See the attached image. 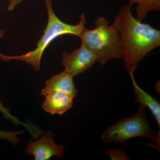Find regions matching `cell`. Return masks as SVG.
<instances>
[{"label":"cell","mask_w":160,"mask_h":160,"mask_svg":"<svg viewBox=\"0 0 160 160\" xmlns=\"http://www.w3.org/2000/svg\"><path fill=\"white\" fill-rule=\"evenodd\" d=\"M131 7L128 4L122 7L113 23L121 36L122 59L130 78L142 60L160 46V30L135 18Z\"/></svg>","instance_id":"obj_1"},{"label":"cell","mask_w":160,"mask_h":160,"mask_svg":"<svg viewBox=\"0 0 160 160\" xmlns=\"http://www.w3.org/2000/svg\"><path fill=\"white\" fill-rule=\"evenodd\" d=\"M45 2L48 21L42 38L38 41L36 48L22 55L7 56L0 52V59L3 62L12 60L22 61L32 66L36 71H39L43 53L52 41L63 35H73L79 37L86 28V19L84 12L81 14L79 22L76 25H70L64 22L57 16L52 8V0H45Z\"/></svg>","instance_id":"obj_2"},{"label":"cell","mask_w":160,"mask_h":160,"mask_svg":"<svg viewBox=\"0 0 160 160\" xmlns=\"http://www.w3.org/2000/svg\"><path fill=\"white\" fill-rule=\"evenodd\" d=\"M94 29L85 28L79 38L96 57L97 62L104 66L110 60L123 58L119 32L114 25H109L104 16H100L94 23Z\"/></svg>","instance_id":"obj_3"},{"label":"cell","mask_w":160,"mask_h":160,"mask_svg":"<svg viewBox=\"0 0 160 160\" xmlns=\"http://www.w3.org/2000/svg\"><path fill=\"white\" fill-rule=\"evenodd\" d=\"M146 107L140 105L137 113L129 118H121L118 122L108 128L101 136L105 142L123 144L132 138H149L160 149V132L153 130L146 118Z\"/></svg>","instance_id":"obj_4"},{"label":"cell","mask_w":160,"mask_h":160,"mask_svg":"<svg viewBox=\"0 0 160 160\" xmlns=\"http://www.w3.org/2000/svg\"><path fill=\"white\" fill-rule=\"evenodd\" d=\"M62 55L64 71L73 77L87 71L97 62L94 53L82 44L70 53L63 52Z\"/></svg>","instance_id":"obj_5"},{"label":"cell","mask_w":160,"mask_h":160,"mask_svg":"<svg viewBox=\"0 0 160 160\" xmlns=\"http://www.w3.org/2000/svg\"><path fill=\"white\" fill-rule=\"evenodd\" d=\"M65 149L63 145L54 142L52 133L48 131L39 139L29 141L25 152L28 155H33L35 160H48L53 156L63 157Z\"/></svg>","instance_id":"obj_6"},{"label":"cell","mask_w":160,"mask_h":160,"mask_svg":"<svg viewBox=\"0 0 160 160\" xmlns=\"http://www.w3.org/2000/svg\"><path fill=\"white\" fill-rule=\"evenodd\" d=\"M73 78L65 71L56 75L46 81V86L42 89L40 95L45 97L51 92H63L76 97L78 90L75 86Z\"/></svg>","instance_id":"obj_7"},{"label":"cell","mask_w":160,"mask_h":160,"mask_svg":"<svg viewBox=\"0 0 160 160\" xmlns=\"http://www.w3.org/2000/svg\"><path fill=\"white\" fill-rule=\"evenodd\" d=\"M42 105L44 110L52 115H62L73 106L74 97L63 92H51L45 97Z\"/></svg>","instance_id":"obj_8"},{"label":"cell","mask_w":160,"mask_h":160,"mask_svg":"<svg viewBox=\"0 0 160 160\" xmlns=\"http://www.w3.org/2000/svg\"><path fill=\"white\" fill-rule=\"evenodd\" d=\"M133 86L135 99L136 102L148 107L150 110L157 122L160 127V104L155 97L144 91L141 88L135 80L134 76L131 78Z\"/></svg>","instance_id":"obj_9"},{"label":"cell","mask_w":160,"mask_h":160,"mask_svg":"<svg viewBox=\"0 0 160 160\" xmlns=\"http://www.w3.org/2000/svg\"><path fill=\"white\" fill-rule=\"evenodd\" d=\"M128 5H137L136 18L139 21L145 19L147 15L152 11H160V0H128Z\"/></svg>","instance_id":"obj_10"},{"label":"cell","mask_w":160,"mask_h":160,"mask_svg":"<svg viewBox=\"0 0 160 160\" xmlns=\"http://www.w3.org/2000/svg\"><path fill=\"white\" fill-rule=\"evenodd\" d=\"M0 112L2 113L4 118L6 119L9 120L12 123L17 125L21 124L23 125L28 130L29 133L33 137L34 139L37 138L38 137L42 135L44 133L43 131L38 129L36 126L31 125L30 123L22 122L18 118L12 116L10 113L9 109L4 107L1 103V101H0Z\"/></svg>","instance_id":"obj_11"},{"label":"cell","mask_w":160,"mask_h":160,"mask_svg":"<svg viewBox=\"0 0 160 160\" xmlns=\"http://www.w3.org/2000/svg\"><path fill=\"white\" fill-rule=\"evenodd\" d=\"M24 131H4L0 130V139L7 140L13 145H16L19 142L18 136L22 134Z\"/></svg>","instance_id":"obj_12"},{"label":"cell","mask_w":160,"mask_h":160,"mask_svg":"<svg viewBox=\"0 0 160 160\" xmlns=\"http://www.w3.org/2000/svg\"><path fill=\"white\" fill-rule=\"evenodd\" d=\"M106 152L112 160L131 159L129 155L126 154L125 150L122 149H108L106 150Z\"/></svg>","instance_id":"obj_13"},{"label":"cell","mask_w":160,"mask_h":160,"mask_svg":"<svg viewBox=\"0 0 160 160\" xmlns=\"http://www.w3.org/2000/svg\"><path fill=\"white\" fill-rule=\"evenodd\" d=\"M22 1L23 0H10L7 10L9 12L13 11L15 7L19 5Z\"/></svg>","instance_id":"obj_14"},{"label":"cell","mask_w":160,"mask_h":160,"mask_svg":"<svg viewBox=\"0 0 160 160\" xmlns=\"http://www.w3.org/2000/svg\"><path fill=\"white\" fill-rule=\"evenodd\" d=\"M4 31L2 30H0V38H2L4 35Z\"/></svg>","instance_id":"obj_15"}]
</instances>
